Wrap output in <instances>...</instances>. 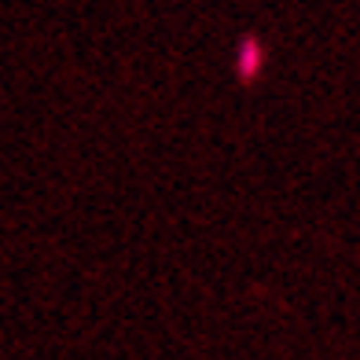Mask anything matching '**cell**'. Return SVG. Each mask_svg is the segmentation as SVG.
I'll use <instances>...</instances> for the list:
<instances>
[{"instance_id":"obj_1","label":"cell","mask_w":360,"mask_h":360,"mask_svg":"<svg viewBox=\"0 0 360 360\" xmlns=\"http://www.w3.org/2000/svg\"><path fill=\"white\" fill-rule=\"evenodd\" d=\"M261 67H265V48H261V41L257 37H239V44H236V74H239V81H254L257 74H261Z\"/></svg>"}]
</instances>
